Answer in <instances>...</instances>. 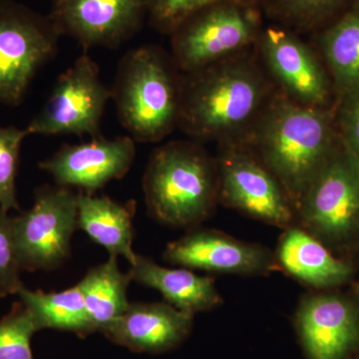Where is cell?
Masks as SVG:
<instances>
[{"instance_id":"cell-1","label":"cell","mask_w":359,"mask_h":359,"mask_svg":"<svg viewBox=\"0 0 359 359\" xmlns=\"http://www.w3.org/2000/svg\"><path fill=\"white\" fill-rule=\"evenodd\" d=\"M182 78L178 127L197 140L242 143L271 98L256 63L224 59Z\"/></svg>"},{"instance_id":"cell-2","label":"cell","mask_w":359,"mask_h":359,"mask_svg":"<svg viewBox=\"0 0 359 359\" xmlns=\"http://www.w3.org/2000/svg\"><path fill=\"white\" fill-rule=\"evenodd\" d=\"M242 143L252 149L280 182L294 211L340 144L325 108L271 99Z\"/></svg>"},{"instance_id":"cell-3","label":"cell","mask_w":359,"mask_h":359,"mask_svg":"<svg viewBox=\"0 0 359 359\" xmlns=\"http://www.w3.org/2000/svg\"><path fill=\"white\" fill-rule=\"evenodd\" d=\"M143 190L149 214L173 228H196L219 202L217 161L198 144L175 141L155 149Z\"/></svg>"},{"instance_id":"cell-4","label":"cell","mask_w":359,"mask_h":359,"mask_svg":"<svg viewBox=\"0 0 359 359\" xmlns=\"http://www.w3.org/2000/svg\"><path fill=\"white\" fill-rule=\"evenodd\" d=\"M174 59L146 45L125 54L112 92L118 118L134 141L163 140L178 126L182 78Z\"/></svg>"},{"instance_id":"cell-5","label":"cell","mask_w":359,"mask_h":359,"mask_svg":"<svg viewBox=\"0 0 359 359\" xmlns=\"http://www.w3.org/2000/svg\"><path fill=\"white\" fill-rule=\"evenodd\" d=\"M297 224L332 252L358 249L359 165L339 148L304 194Z\"/></svg>"},{"instance_id":"cell-6","label":"cell","mask_w":359,"mask_h":359,"mask_svg":"<svg viewBox=\"0 0 359 359\" xmlns=\"http://www.w3.org/2000/svg\"><path fill=\"white\" fill-rule=\"evenodd\" d=\"M262 29L259 4L226 1L205 6L172 32L175 63L185 73L202 69L257 42Z\"/></svg>"},{"instance_id":"cell-7","label":"cell","mask_w":359,"mask_h":359,"mask_svg":"<svg viewBox=\"0 0 359 359\" xmlns=\"http://www.w3.org/2000/svg\"><path fill=\"white\" fill-rule=\"evenodd\" d=\"M60 36L49 15L0 0V104L22 101L37 71L55 55Z\"/></svg>"},{"instance_id":"cell-8","label":"cell","mask_w":359,"mask_h":359,"mask_svg":"<svg viewBox=\"0 0 359 359\" xmlns=\"http://www.w3.org/2000/svg\"><path fill=\"white\" fill-rule=\"evenodd\" d=\"M77 229V194L67 187H40L32 209L14 217L21 269L53 271L62 266Z\"/></svg>"},{"instance_id":"cell-9","label":"cell","mask_w":359,"mask_h":359,"mask_svg":"<svg viewBox=\"0 0 359 359\" xmlns=\"http://www.w3.org/2000/svg\"><path fill=\"white\" fill-rule=\"evenodd\" d=\"M217 164L219 202L283 230L297 224L294 208L280 182L245 144H224Z\"/></svg>"},{"instance_id":"cell-10","label":"cell","mask_w":359,"mask_h":359,"mask_svg":"<svg viewBox=\"0 0 359 359\" xmlns=\"http://www.w3.org/2000/svg\"><path fill=\"white\" fill-rule=\"evenodd\" d=\"M112 98L99 76L98 65L87 54L80 56L56 80L50 97L26 131L28 135H100L106 104Z\"/></svg>"},{"instance_id":"cell-11","label":"cell","mask_w":359,"mask_h":359,"mask_svg":"<svg viewBox=\"0 0 359 359\" xmlns=\"http://www.w3.org/2000/svg\"><path fill=\"white\" fill-rule=\"evenodd\" d=\"M294 330L306 359H353L359 351V299L327 290L306 294Z\"/></svg>"},{"instance_id":"cell-12","label":"cell","mask_w":359,"mask_h":359,"mask_svg":"<svg viewBox=\"0 0 359 359\" xmlns=\"http://www.w3.org/2000/svg\"><path fill=\"white\" fill-rule=\"evenodd\" d=\"M163 259L183 268L222 275L268 276L282 271L276 252L269 248L197 226L170 243Z\"/></svg>"},{"instance_id":"cell-13","label":"cell","mask_w":359,"mask_h":359,"mask_svg":"<svg viewBox=\"0 0 359 359\" xmlns=\"http://www.w3.org/2000/svg\"><path fill=\"white\" fill-rule=\"evenodd\" d=\"M148 0H52L49 18L61 35L92 47L117 48L141 29Z\"/></svg>"},{"instance_id":"cell-14","label":"cell","mask_w":359,"mask_h":359,"mask_svg":"<svg viewBox=\"0 0 359 359\" xmlns=\"http://www.w3.org/2000/svg\"><path fill=\"white\" fill-rule=\"evenodd\" d=\"M266 67L295 102L327 108L330 81L320 61L309 46L282 25L263 28L257 40Z\"/></svg>"},{"instance_id":"cell-15","label":"cell","mask_w":359,"mask_h":359,"mask_svg":"<svg viewBox=\"0 0 359 359\" xmlns=\"http://www.w3.org/2000/svg\"><path fill=\"white\" fill-rule=\"evenodd\" d=\"M136 146L131 136L107 140L102 136L79 145H65L39 168L57 185L95 194L112 180L126 176L133 165Z\"/></svg>"},{"instance_id":"cell-16","label":"cell","mask_w":359,"mask_h":359,"mask_svg":"<svg viewBox=\"0 0 359 359\" xmlns=\"http://www.w3.org/2000/svg\"><path fill=\"white\" fill-rule=\"evenodd\" d=\"M194 316L167 302H130L126 311L100 332L133 353H166L190 337Z\"/></svg>"},{"instance_id":"cell-17","label":"cell","mask_w":359,"mask_h":359,"mask_svg":"<svg viewBox=\"0 0 359 359\" xmlns=\"http://www.w3.org/2000/svg\"><path fill=\"white\" fill-rule=\"evenodd\" d=\"M282 271L316 290H327L347 285L355 275L353 262L335 256L297 224L285 229L276 252Z\"/></svg>"},{"instance_id":"cell-18","label":"cell","mask_w":359,"mask_h":359,"mask_svg":"<svg viewBox=\"0 0 359 359\" xmlns=\"http://www.w3.org/2000/svg\"><path fill=\"white\" fill-rule=\"evenodd\" d=\"M129 273L132 280L157 290L168 304L192 316L212 311L223 304L212 278L187 269L165 268L150 257L137 254Z\"/></svg>"},{"instance_id":"cell-19","label":"cell","mask_w":359,"mask_h":359,"mask_svg":"<svg viewBox=\"0 0 359 359\" xmlns=\"http://www.w3.org/2000/svg\"><path fill=\"white\" fill-rule=\"evenodd\" d=\"M136 202L121 204L106 196L77 194V228L96 244L102 245L110 257H123L133 264V219Z\"/></svg>"},{"instance_id":"cell-20","label":"cell","mask_w":359,"mask_h":359,"mask_svg":"<svg viewBox=\"0 0 359 359\" xmlns=\"http://www.w3.org/2000/svg\"><path fill=\"white\" fill-rule=\"evenodd\" d=\"M318 33L323 56L341 95L359 90V0Z\"/></svg>"},{"instance_id":"cell-21","label":"cell","mask_w":359,"mask_h":359,"mask_svg":"<svg viewBox=\"0 0 359 359\" xmlns=\"http://www.w3.org/2000/svg\"><path fill=\"white\" fill-rule=\"evenodd\" d=\"M18 295L39 330H60L79 337L96 332L78 285L58 292L30 290L23 285Z\"/></svg>"},{"instance_id":"cell-22","label":"cell","mask_w":359,"mask_h":359,"mask_svg":"<svg viewBox=\"0 0 359 359\" xmlns=\"http://www.w3.org/2000/svg\"><path fill=\"white\" fill-rule=\"evenodd\" d=\"M117 259L109 257L105 263L89 269L77 285L96 332H100L117 320L130 304L128 287L132 282L131 273L129 271L123 273Z\"/></svg>"},{"instance_id":"cell-23","label":"cell","mask_w":359,"mask_h":359,"mask_svg":"<svg viewBox=\"0 0 359 359\" xmlns=\"http://www.w3.org/2000/svg\"><path fill=\"white\" fill-rule=\"evenodd\" d=\"M356 0H259L262 11L292 30L320 29Z\"/></svg>"},{"instance_id":"cell-24","label":"cell","mask_w":359,"mask_h":359,"mask_svg":"<svg viewBox=\"0 0 359 359\" xmlns=\"http://www.w3.org/2000/svg\"><path fill=\"white\" fill-rule=\"evenodd\" d=\"M39 330L30 311L16 302L0 320V359H34L32 339Z\"/></svg>"},{"instance_id":"cell-25","label":"cell","mask_w":359,"mask_h":359,"mask_svg":"<svg viewBox=\"0 0 359 359\" xmlns=\"http://www.w3.org/2000/svg\"><path fill=\"white\" fill-rule=\"evenodd\" d=\"M26 136V129L0 128V209L8 212L13 210L20 211L15 180L21 144Z\"/></svg>"},{"instance_id":"cell-26","label":"cell","mask_w":359,"mask_h":359,"mask_svg":"<svg viewBox=\"0 0 359 359\" xmlns=\"http://www.w3.org/2000/svg\"><path fill=\"white\" fill-rule=\"evenodd\" d=\"M259 4V0H148L149 23L159 32H172L196 11L219 2Z\"/></svg>"},{"instance_id":"cell-27","label":"cell","mask_w":359,"mask_h":359,"mask_svg":"<svg viewBox=\"0 0 359 359\" xmlns=\"http://www.w3.org/2000/svg\"><path fill=\"white\" fill-rule=\"evenodd\" d=\"M14 238V217L0 209V297L18 294L23 283Z\"/></svg>"},{"instance_id":"cell-28","label":"cell","mask_w":359,"mask_h":359,"mask_svg":"<svg viewBox=\"0 0 359 359\" xmlns=\"http://www.w3.org/2000/svg\"><path fill=\"white\" fill-rule=\"evenodd\" d=\"M339 127L341 145L359 165V90L342 96Z\"/></svg>"},{"instance_id":"cell-29","label":"cell","mask_w":359,"mask_h":359,"mask_svg":"<svg viewBox=\"0 0 359 359\" xmlns=\"http://www.w3.org/2000/svg\"><path fill=\"white\" fill-rule=\"evenodd\" d=\"M353 292L354 297H358L359 299V282H355L353 283Z\"/></svg>"},{"instance_id":"cell-30","label":"cell","mask_w":359,"mask_h":359,"mask_svg":"<svg viewBox=\"0 0 359 359\" xmlns=\"http://www.w3.org/2000/svg\"><path fill=\"white\" fill-rule=\"evenodd\" d=\"M353 359H359V351L358 353H356V355L354 356V358Z\"/></svg>"},{"instance_id":"cell-31","label":"cell","mask_w":359,"mask_h":359,"mask_svg":"<svg viewBox=\"0 0 359 359\" xmlns=\"http://www.w3.org/2000/svg\"><path fill=\"white\" fill-rule=\"evenodd\" d=\"M358 250H359V241H358Z\"/></svg>"}]
</instances>
